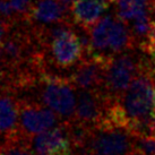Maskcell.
Wrapping results in <instances>:
<instances>
[{
    "mask_svg": "<svg viewBox=\"0 0 155 155\" xmlns=\"http://www.w3.org/2000/svg\"><path fill=\"white\" fill-rule=\"evenodd\" d=\"M154 87L155 68L151 59L144 58L137 77L119 100L129 129L136 136L146 135L147 125L153 113Z\"/></svg>",
    "mask_w": 155,
    "mask_h": 155,
    "instance_id": "1",
    "label": "cell"
},
{
    "mask_svg": "<svg viewBox=\"0 0 155 155\" xmlns=\"http://www.w3.org/2000/svg\"><path fill=\"white\" fill-rule=\"evenodd\" d=\"M36 87L40 102L56 112L61 121L73 120L77 102V90L69 82L68 77L53 74L49 69L41 75Z\"/></svg>",
    "mask_w": 155,
    "mask_h": 155,
    "instance_id": "2",
    "label": "cell"
},
{
    "mask_svg": "<svg viewBox=\"0 0 155 155\" xmlns=\"http://www.w3.org/2000/svg\"><path fill=\"white\" fill-rule=\"evenodd\" d=\"M144 58L145 57L138 56L134 50L124 51L110 58L102 87L108 97L112 100L121 99L139 74Z\"/></svg>",
    "mask_w": 155,
    "mask_h": 155,
    "instance_id": "3",
    "label": "cell"
},
{
    "mask_svg": "<svg viewBox=\"0 0 155 155\" xmlns=\"http://www.w3.org/2000/svg\"><path fill=\"white\" fill-rule=\"evenodd\" d=\"M136 135L131 130L110 125L93 127L86 150L97 155H136Z\"/></svg>",
    "mask_w": 155,
    "mask_h": 155,
    "instance_id": "4",
    "label": "cell"
},
{
    "mask_svg": "<svg viewBox=\"0 0 155 155\" xmlns=\"http://www.w3.org/2000/svg\"><path fill=\"white\" fill-rule=\"evenodd\" d=\"M61 119L56 112L42 102L30 99H19L18 133L27 139L33 138L59 125Z\"/></svg>",
    "mask_w": 155,
    "mask_h": 155,
    "instance_id": "5",
    "label": "cell"
},
{
    "mask_svg": "<svg viewBox=\"0 0 155 155\" xmlns=\"http://www.w3.org/2000/svg\"><path fill=\"white\" fill-rule=\"evenodd\" d=\"M41 49L45 53L48 64L60 70L73 68L85 57L78 28L52 39Z\"/></svg>",
    "mask_w": 155,
    "mask_h": 155,
    "instance_id": "6",
    "label": "cell"
},
{
    "mask_svg": "<svg viewBox=\"0 0 155 155\" xmlns=\"http://www.w3.org/2000/svg\"><path fill=\"white\" fill-rule=\"evenodd\" d=\"M112 56L85 57L67 76L76 90H102L107 66Z\"/></svg>",
    "mask_w": 155,
    "mask_h": 155,
    "instance_id": "7",
    "label": "cell"
},
{
    "mask_svg": "<svg viewBox=\"0 0 155 155\" xmlns=\"http://www.w3.org/2000/svg\"><path fill=\"white\" fill-rule=\"evenodd\" d=\"M110 100L112 99L108 97L103 90H79L73 120L91 127L97 126L103 119Z\"/></svg>",
    "mask_w": 155,
    "mask_h": 155,
    "instance_id": "8",
    "label": "cell"
},
{
    "mask_svg": "<svg viewBox=\"0 0 155 155\" xmlns=\"http://www.w3.org/2000/svg\"><path fill=\"white\" fill-rule=\"evenodd\" d=\"M32 148L43 155H75L71 139L64 122L36 135L32 139Z\"/></svg>",
    "mask_w": 155,
    "mask_h": 155,
    "instance_id": "9",
    "label": "cell"
},
{
    "mask_svg": "<svg viewBox=\"0 0 155 155\" xmlns=\"http://www.w3.org/2000/svg\"><path fill=\"white\" fill-rule=\"evenodd\" d=\"M70 8L71 7L61 2L60 0H35L22 24L40 26L67 21L73 22Z\"/></svg>",
    "mask_w": 155,
    "mask_h": 155,
    "instance_id": "10",
    "label": "cell"
},
{
    "mask_svg": "<svg viewBox=\"0 0 155 155\" xmlns=\"http://www.w3.org/2000/svg\"><path fill=\"white\" fill-rule=\"evenodd\" d=\"M110 2L104 0H76L70 8L74 24L85 31H90L104 16Z\"/></svg>",
    "mask_w": 155,
    "mask_h": 155,
    "instance_id": "11",
    "label": "cell"
},
{
    "mask_svg": "<svg viewBox=\"0 0 155 155\" xmlns=\"http://www.w3.org/2000/svg\"><path fill=\"white\" fill-rule=\"evenodd\" d=\"M19 99L16 92L5 86L0 91V137L12 136L18 131Z\"/></svg>",
    "mask_w": 155,
    "mask_h": 155,
    "instance_id": "12",
    "label": "cell"
},
{
    "mask_svg": "<svg viewBox=\"0 0 155 155\" xmlns=\"http://www.w3.org/2000/svg\"><path fill=\"white\" fill-rule=\"evenodd\" d=\"M135 48L129 25L116 16L109 36V54L114 56L124 51L134 50Z\"/></svg>",
    "mask_w": 155,
    "mask_h": 155,
    "instance_id": "13",
    "label": "cell"
},
{
    "mask_svg": "<svg viewBox=\"0 0 155 155\" xmlns=\"http://www.w3.org/2000/svg\"><path fill=\"white\" fill-rule=\"evenodd\" d=\"M116 16L111 14L104 15L90 31L91 43H92V56H110L109 54V36L112 24L114 22Z\"/></svg>",
    "mask_w": 155,
    "mask_h": 155,
    "instance_id": "14",
    "label": "cell"
},
{
    "mask_svg": "<svg viewBox=\"0 0 155 155\" xmlns=\"http://www.w3.org/2000/svg\"><path fill=\"white\" fill-rule=\"evenodd\" d=\"M32 140L16 133L1 143L0 155H32Z\"/></svg>",
    "mask_w": 155,
    "mask_h": 155,
    "instance_id": "15",
    "label": "cell"
},
{
    "mask_svg": "<svg viewBox=\"0 0 155 155\" xmlns=\"http://www.w3.org/2000/svg\"><path fill=\"white\" fill-rule=\"evenodd\" d=\"M136 155H155V136L138 135L135 140Z\"/></svg>",
    "mask_w": 155,
    "mask_h": 155,
    "instance_id": "16",
    "label": "cell"
},
{
    "mask_svg": "<svg viewBox=\"0 0 155 155\" xmlns=\"http://www.w3.org/2000/svg\"><path fill=\"white\" fill-rule=\"evenodd\" d=\"M35 0H9V2L12 5V7L14 8L15 13L17 14L18 16L23 19L26 17V15L30 13L32 6L34 4Z\"/></svg>",
    "mask_w": 155,
    "mask_h": 155,
    "instance_id": "17",
    "label": "cell"
},
{
    "mask_svg": "<svg viewBox=\"0 0 155 155\" xmlns=\"http://www.w3.org/2000/svg\"><path fill=\"white\" fill-rule=\"evenodd\" d=\"M15 26L17 25H15L13 23H10L8 21H6V19H4V18L0 17V44L7 39V36L10 34V32L14 30Z\"/></svg>",
    "mask_w": 155,
    "mask_h": 155,
    "instance_id": "18",
    "label": "cell"
},
{
    "mask_svg": "<svg viewBox=\"0 0 155 155\" xmlns=\"http://www.w3.org/2000/svg\"><path fill=\"white\" fill-rule=\"evenodd\" d=\"M75 155H97V154H95L94 152L90 151V150H83V151H77L75 153Z\"/></svg>",
    "mask_w": 155,
    "mask_h": 155,
    "instance_id": "19",
    "label": "cell"
},
{
    "mask_svg": "<svg viewBox=\"0 0 155 155\" xmlns=\"http://www.w3.org/2000/svg\"><path fill=\"white\" fill-rule=\"evenodd\" d=\"M150 57H151V61H152V64H153V66H154V68H155V51L153 52Z\"/></svg>",
    "mask_w": 155,
    "mask_h": 155,
    "instance_id": "20",
    "label": "cell"
},
{
    "mask_svg": "<svg viewBox=\"0 0 155 155\" xmlns=\"http://www.w3.org/2000/svg\"><path fill=\"white\" fill-rule=\"evenodd\" d=\"M153 110L155 111V87H154V94H153Z\"/></svg>",
    "mask_w": 155,
    "mask_h": 155,
    "instance_id": "21",
    "label": "cell"
},
{
    "mask_svg": "<svg viewBox=\"0 0 155 155\" xmlns=\"http://www.w3.org/2000/svg\"><path fill=\"white\" fill-rule=\"evenodd\" d=\"M118 1H119V0H110V2H111V4H117Z\"/></svg>",
    "mask_w": 155,
    "mask_h": 155,
    "instance_id": "22",
    "label": "cell"
},
{
    "mask_svg": "<svg viewBox=\"0 0 155 155\" xmlns=\"http://www.w3.org/2000/svg\"><path fill=\"white\" fill-rule=\"evenodd\" d=\"M34 155H43V154H38V153H35Z\"/></svg>",
    "mask_w": 155,
    "mask_h": 155,
    "instance_id": "23",
    "label": "cell"
},
{
    "mask_svg": "<svg viewBox=\"0 0 155 155\" xmlns=\"http://www.w3.org/2000/svg\"><path fill=\"white\" fill-rule=\"evenodd\" d=\"M104 1H108V2H110V0H104ZM111 4V2H110Z\"/></svg>",
    "mask_w": 155,
    "mask_h": 155,
    "instance_id": "24",
    "label": "cell"
},
{
    "mask_svg": "<svg viewBox=\"0 0 155 155\" xmlns=\"http://www.w3.org/2000/svg\"><path fill=\"white\" fill-rule=\"evenodd\" d=\"M0 147H1V143H0Z\"/></svg>",
    "mask_w": 155,
    "mask_h": 155,
    "instance_id": "25",
    "label": "cell"
}]
</instances>
